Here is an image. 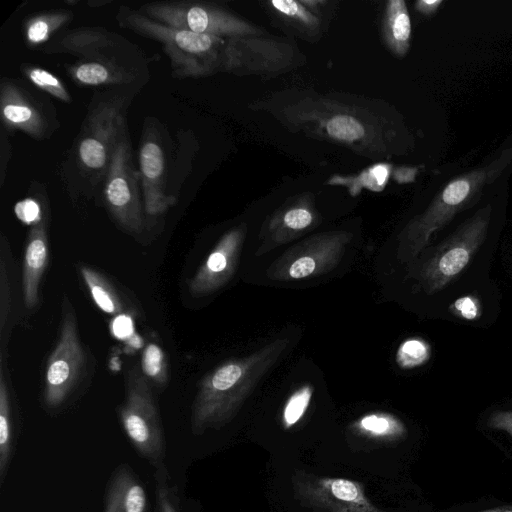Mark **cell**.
<instances>
[{
  "instance_id": "obj_8",
  "label": "cell",
  "mask_w": 512,
  "mask_h": 512,
  "mask_svg": "<svg viewBox=\"0 0 512 512\" xmlns=\"http://www.w3.org/2000/svg\"><path fill=\"white\" fill-rule=\"evenodd\" d=\"M119 417L138 454L151 464L160 465L165 455L161 419L148 379L137 368L128 372Z\"/></svg>"
},
{
  "instance_id": "obj_38",
  "label": "cell",
  "mask_w": 512,
  "mask_h": 512,
  "mask_svg": "<svg viewBox=\"0 0 512 512\" xmlns=\"http://www.w3.org/2000/svg\"><path fill=\"white\" fill-rule=\"evenodd\" d=\"M416 173V168L401 167L400 169H398L397 173H395L394 177L400 183L411 182L414 180Z\"/></svg>"
},
{
  "instance_id": "obj_34",
  "label": "cell",
  "mask_w": 512,
  "mask_h": 512,
  "mask_svg": "<svg viewBox=\"0 0 512 512\" xmlns=\"http://www.w3.org/2000/svg\"><path fill=\"white\" fill-rule=\"evenodd\" d=\"M487 425L502 430L512 436V410L496 411L488 419Z\"/></svg>"
},
{
  "instance_id": "obj_19",
  "label": "cell",
  "mask_w": 512,
  "mask_h": 512,
  "mask_svg": "<svg viewBox=\"0 0 512 512\" xmlns=\"http://www.w3.org/2000/svg\"><path fill=\"white\" fill-rule=\"evenodd\" d=\"M411 19L404 0H389L385 4L381 33L391 51L399 58L406 56L411 41Z\"/></svg>"
},
{
  "instance_id": "obj_7",
  "label": "cell",
  "mask_w": 512,
  "mask_h": 512,
  "mask_svg": "<svg viewBox=\"0 0 512 512\" xmlns=\"http://www.w3.org/2000/svg\"><path fill=\"white\" fill-rule=\"evenodd\" d=\"M138 11L159 23L223 39L261 36L262 28L210 2L158 1L142 5Z\"/></svg>"
},
{
  "instance_id": "obj_14",
  "label": "cell",
  "mask_w": 512,
  "mask_h": 512,
  "mask_svg": "<svg viewBox=\"0 0 512 512\" xmlns=\"http://www.w3.org/2000/svg\"><path fill=\"white\" fill-rule=\"evenodd\" d=\"M42 50L49 55L70 54L78 60L147 66L145 54L137 46L102 27L65 29Z\"/></svg>"
},
{
  "instance_id": "obj_2",
  "label": "cell",
  "mask_w": 512,
  "mask_h": 512,
  "mask_svg": "<svg viewBox=\"0 0 512 512\" xmlns=\"http://www.w3.org/2000/svg\"><path fill=\"white\" fill-rule=\"evenodd\" d=\"M145 83L109 87L93 94L64 164L71 187L75 184L88 196L101 191L116 144L128 128V108Z\"/></svg>"
},
{
  "instance_id": "obj_13",
  "label": "cell",
  "mask_w": 512,
  "mask_h": 512,
  "mask_svg": "<svg viewBox=\"0 0 512 512\" xmlns=\"http://www.w3.org/2000/svg\"><path fill=\"white\" fill-rule=\"evenodd\" d=\"M292 489L299 503L313 512H390L368 498L362 482L348 478L299 470L292 476Z\"/></svg>"
},
{
  "instance_id": "obj_6",
  "label": "cell",
  "mask_w": 512,
  "mask_h": 512,
  "mask_svg": "<svg viewBox=\"0 0 512 512\" xmlns=\"http://www.w3.org/2000/svg\"><path fill=\"white\" fill-rule=\"evenodd\" d=\"M172 143L160 120H144L139 153L138 171L147 226L158 220L176 203L171 194Z\"/></svg>"
},
{
  "instance_id": "obj_3",
  "label": "cell",
  "mask_w": 512,
  "mask_h": 512,
  "mask_svg": "<svg viewBox=\"0 0 512 512\" xmlns=\"http://www.w3.org/2000/svg\"><path fill=\"white\" fill-rule=\"evenodd\" d=\"M116 20L122 28L159 42L175 78L203 77L222 70L226 39L171 27L126 6L118 9Z\"/></svg>"
},
{
  "instance_id": "obj_16",
  "label": "cell",
  "mask_w": 512,
  "mask_h": 512,
  "mask_svg": "<svg viewBox=\"0 0 512 512\" xmlns=\"http://www.w3.org/2000/svg\"><path fill=\"white\" fill-rule=\"evenodd\" d=\"M49 260L47 220L43 218L29 230L22 274L24 305L32 310L39 304V286Z\"/></svg>"
},
{
  "instance_id": "obj_33",
  "label": "cell",
  "mask_w": 512,
  "mask_h": 512,
  "mask_svg": "<svg viewBox=\"0 0 512 512\" xmlns=\"http://www.w3.org/2000/svg\"><path fill=\"white\" fill-rule=\"evenodd\" d=\"M11 157V145L8 131L1 126L0 133V185L3 186L6 177V170Z\"/></svg>"
},
{
  "instance_id": "obj_1",
  "label": "cell",
  "mask_w": 512,
  "mask_h": 512,
  "mask_svg": "<svg viewBox=\"0 0 512 512\" xmlns=\"http://www.w3.org/2000/svg\"><path fill=\"white\" fill-rule=\"evenodd\" d=\"M259 104L291 132L345 147L371 159L402 152V128L388 104L340 93H281Z\"/></svg>"
},
{
  "instance_id": "obj_10",
  "label": "cell",
  "mask_w": 512,
  "mask_h": 512,
  "mask_svg": "<svg viewBox=\"0 0 512 512\" xmlns=\"http://www.w3.org/2000/svg\"><path fill=\"white\" fill-rule=\"evenodd\" d=\"M491 213V205H485L437 247L423 268L429 293L443 289L466 269L486 238Z\"/></svg>"
},
{
  "instance_id": "obj_40",
  "label": "cell",
  "mask_w": 512,
  "mask_h": 512,
  "mask_svg": "<svg viewBox=\"0 0 512 512\" xmlns=\"http://www.w3.org/2000/svg\"><path fill=\"white\" fill-rule=\"evenodd\" d=\"M477 512H512V505H504L499 507H494L490 509H485Z\"/></svg>"
},
{
  "instance_id": "obj_18",
  "label": "cell",
  "mask_w": 512,
  "mask_h": 512,
  "mask_svg": "<svg viewBox=\"0 0 512 512\" xmlns=\"http://www.w3.org/2000/svg\"><path fill=\"white\" fill-rule=\"evenodd\" d=\"M103 512H148L146 490L129 466L123 465L115 471Z\"/></svg>"
},
{
  "instance_id": "obj_25",
  "label": "cell",
  "mask_w": 512,
  "mask_h": 512,
  "mask_svg": "<svg viewBox=\"0 0 512 512\" xmlns=\"http://www.w3.org/2000/svg\"><path fill=\"white\" fill-rule=\"evenodd\" d=\"M20 70L34 87L60 101L67 103L71 101V96L65 85L50 71L28 63L21 64Z\"/></svg>"
},
{
  "instance_id": "obj_30",
  "label": "cell",
  "mask_w": 512,
  "mask_h": 512,
  "mask_svg": "<svg viewBox=\"0 0 512 512\" xmlns=\"http://www.w3.org/2000/svg\"><path fill=\"white\" fill-rule=\"evenodd\" d=\"M430 356V347L422 339H407L397 352V362L403 368H413L425 363Z\"/></svg>"
},
{
  "instance_id": "obj_15",
  "label": "cell",
  "mask_w": 512,
  "mask_h": 512,
  "mask_svg": "<svg viewBox=\"0 0 512 512\" xmlns=\"http://www.w3.org/2000/svg\"><path fill=\"white\" fill-rule=\"evenodd\" d=\"M302 55L291 43L245 36L226 39L222 52V70L237 75L283 73L299 64Z\"/></svg>"
},
{
  "instance_id": "obj_36",
  "label": "cell",
  "mask_w": 512,
  "mask_h": 512,
  "mask_svg": "<svg viewBox=\"0 0 512 512\" xmlns=\"http://www.w3.org/2000/svg\"><path fill=\"white\" fill-rule=\"evenodd\" d=\"M157 502L159 512H178L171 500L170 492L165 485L157 484Z\"/></svg>"
},
{
  "instance_id": "obj_21",
  "label": "cell",
  "mask_w": 512,
  "mask_h": 512,
  "mask_svg": "<svg viewBox=\"0 0 512 512\" xmlns=\"http://www.w3.org/2000/svg\"><path fill=\"white\" fill-rule=\"evenodd\" d=\"M0 364V484L2 485L13 455L15 432L10 391L2 357H0Z\"/></svg>"
},
{
  "instance_id": "obj_28",
  "label": "cell",
  "mask_w": 512,
  "mask_h": 512,
  "mask_svg": "<svg viewBox=\"0 0 512 512\" xmlns=\"http://www.w3.org/2000/svg\"><path fill=\"white\" fill-rule=\"evenodd\" d=\"M142 371L147 378L159 387L167 382L168 367L166 356L157 344L149 343L145 347L142 355Z\"/></svg>"
},
{
  "instance_id": "obj_27",
  "label": "cell",
  "mask_w": 512,
  "mask_h": 512,
  "mask_svg": "<svg viewBox=\"0 0 512 512\" xmlns=\"http://www.w3.org/2000/svg\"><path fill=\"white\" fill-rule=\"evenodd\" d=\"M289 204L288 207L281 211L278 217L281 226L293 231L308 228L314 221L311 195H299L290 201Z\"/></svg>"
},
{
  "instance_id": "obj_11",
  "label": "cell",
  "mask_w": 512,
  "mask_h": 512,
  "mask_svg": "<svg viewBox=\"0 0 512 512\" xmlns=\"http://www.w3.org/2000/svg\"><path fill=\"white\" fill-rule=\"evenodd\" d=\"M244 376L245 365L232 361L218 366L202 379L191 414L194 434L219 428L233 418L243 399L244 390L239 383Z\"/></svg>"
},
{
  "instance_id": "obj_31",
  "label": "cell",
  "mask_w": 512,
  "mask_h": 512,
  "mask_svg": "<svg viewBox=\"0 0 512 512\" xmlns=\"http://www.w3.org/2000/svg\"><path fill=\"white\" fill-rule=\"evenodd\" d=\"M15 213L27 224L32 223L34 225L44 218L39 202L33 197L26 198L17 203Z\"/></svg>"
},
{
  "instance_id": "obj_9",
  "label": "cell",
  "mask_w": 512,
  "mask_h": 512,
  "mask_svg": "<svg viewBox=\"0 0 512 512\" xmlns=\"http://www.w3.org/2000/svg\"><path fill=\"white\" fill-rule=\"evenodd\" d=\"M86 362L74 310L65 299L59 338L45 371L43 402L48 409L60 408L72 396L85 375Z\"/></svg>"
},
{
  "instance_id": "obj_5",
  "label": "cell",
  "mask_w": 512,
  "mask_h": 512,
  "mask_svg": "<svg viewBox=\"0 0 512 512\" xmlns=\"http://www.w3.org/2000/svg\"><path fill=\"white\" fill-rule=\"evenodd\" d=\"M128 128L114 149L101 186V197L113 221L124 232L138 236L147 228L139 171L135 168Z\"/></svg>"
},
{
  "instance_id": "obj_41",
  "label": "cell",
  "mask_w": 512,
  "mask_h": 512,
  "mask_svg": "<svg viewBox=\"0 0 512 512\" xmlns=\"http://www.w3.org/2000/svg\"><path fill=\"white\" fill-rule=\"evenodd\" d=\"M111 3V1H102V0H92V1H88L87 4L92 7V8H99L103 5H106V4H109Z\"/></svg>"
},
{
  "instance_id": "obj_29",
  "label": "cell",
  "mask_w": 512,
  "mask_h": 512,
  "mask_svg": "<svg viewBox=\"0 0 512 512\" xmlns=\"http://www.w3.org/2000/svg\"><path fill=\"white\" fill-rule=\"evenodd\" d=\"M311 397L312 389L308 385L298 389L289 397L282 413V424L285 429L291 428L303 417Z\"/></svg>"
},
{
  "instance_id": "obj_39",
  "label": "cell",
  "mask_w": 512,
  "mask_h": 512,
  "mask_svg": "<svg viewBox=\"0 0 512 512\" xmlns=\"http://www.w3.org/2000/svg\"><path fill=\"white\" fill-rule=\"evenodd\" d=\"M120 325H116L115 326V332H117L120 336H123L125 335L127 332H129L128 329H125V327H129L130 326V323H129V320L124 317L123 315L121 317H119L117 320H116Z\"/></svg>"
},
{
  "instance_id": "obj_26",
  "label": "cell",
  "mask_w": 512,
  "mask_h": 512,
  "mask_svg": "<svg viewBox=\"0 0 512 512\" xmlns=\"http://www.w3.org/2000/svg\"><path fill=\"white\" fill-rule=\"evenodd\" d=\"M267 4L275 13L303 29L315 31L320 26L318 16L301 0H272Z\"/></svg>"
},
{
  "instance_id": "obj_17",
  "label": "cell",
  "mask_w": 512,
  "mask_h": 512,
  "mask_svg": "<svg viewBox=\"0 0 512 512\" xmlns=\"http://www.w3.org/2000/svg\"><path fill=\"white\" fill-rule=\"evenodd\" d=\"M241 231L225 234L188 283L192 295H205L219 288L231 271Z\"/></svg>"
},
{
  "instance_id": "obj_42",
  "label": "cell",
  "mask_w": 512,
  "mask_h": 512,
  "mask_svg": "<svg viewBox=\"0 0 512 512\" xmlns=\"http://www.w3.org/2000/svg\"><path fill=\"white\" fill-rule=\"evenodd\" d=\"M77 2H78V0H75V1L67 0V1H65V3H66L67 5H74V4H76Z\"/></svg>"
},
{
  "instance_id": "obj_23",
  "label": "cell",
  "mask_w": 512,
  "mask_h": 512,
  "mask_svg": "<svg viewBox=\"0 0 512 512\" xmlns=\"http://www.w3.org/2000/svg\"><path fill=\"white\" fill-rule=\"evenodd\" d=\"M82 279L95 304L105 313L120 315L125 312L124 302L112 283L99 271L81 266Z\"/></svg>"
},
{
  "instance_id": "obj_32",
  "label": "cell",
  "mask_w": 512,
  "mask_h": 512,
  "mask_svg": "<svg viewBox=\"0 0 512 512\" xmlns=\"http://www.w3.org/2000/svg\"><path fill=\"white\" fill-rule=\"evenodd\" d=\"M451 310L455 315L466 319L474 320L480 314L479 301L472 296L458 298L452 305Z\"/></svg>"
},
{
  "instance_id": "obj_24",
  "label": "cell",
  "mask_w": 512,
  "mask_h": 512,
  "mask_svg": "<svg viewBox=\"0 0 512 512\" xmlns=\"http://www.w3.org/2000/svg\"><path fill=\"white\" fill-rule=\"evenodd\" d=\"M11 253L6 237L1 236V261H0V332L1 342L4 345L5 336L10 332V319L12 312V291L10 283Z\"/></svg>"
},
{
  "instance_id": "obj_22",
  "label": "cell",
  "mask_w": 512,
  "mask_h": 512,
  "mask_svg": "<svg viewBox=\"0 0 512 512\" xmlns=\"http://www.w3.org/2000/svg\"><path fill=\"white\" fill-rule=\"evenodd\" d=\"M353 431L367 439L379 442H396L407 434L404 423L389 413H369L359 418L353 425Z\"/></svg>"
},
{
  "instance_id": "obj_4",
  "label": "cell",
  "mask_w": 512,
  "mask_h": 512,
  "mask_svg": "<svg viewBox=\"0 0 512 512\" xmlns=\"http://www.w3.org/2000/svg\"><path fill=\"white\" fill-rule=\"evenodd\" d=\"M512 162V146L495 159L450 180L433 198L426 210L416 216L403 231L408 255L415 256L436 231L458 213L477 203L483 190L494 183Z\"/></svg>"
},
{
  "instance_id": "obj_35",
  "label": "cell",
  "mask_w": 512,
  "mask_h": 512,
  "mask_svg": "<svg viewBox=\"0 0 512 512\" xmlns=\"http://www.w3.org/2000/svg\"><path fill=\"white\" fill-rule=\"evenodd\" d=\"M316 267L315 261L308 257L303 256L296 259L289 269V274L294 279H300L307 276H310Z\"/></svg>"
},
{
  "instance_id": "obj_12",
  "label": "cell",
  "mask_w": 512,
  "mask_h": 512,
  "mask_svg": "<svg viewBox=\"0 0 512 512\" xmlns=\"http://www.w3.org/2000/svg\"><path fill=\"white\" fill-rule=\"evenodd\" d=\"M35 88L21 79H1V126L8 132L21 131L35 140H45L60 124L52 102Z\"/></svg>"
},
{
  "instance_id": "obj_37",
  "label": "cell",
  "mask_w": 512,
  "mask_h": 512,
  "mask_svg": "<svg viewBox=\"0 0 512 512\" xmlns=\"http://www.w3.org/2000/svg\"><path fill=\"white\" fill-rule=\"evenodd\" d=\"M443 4V0H418L415 9L422 15L432 16Z\"/></svg>"
},
{
  "instance_id": "obj_20",
  "label": "cell",
  "mask_w": 512,
  "mask_h": 512,
  "mask_svg": "<svg viewBox=\"0 0 512 512\" xmlns=\"http://www.w3.org/2000/svg\"><path fill=\"white\" fill-rule=\"evenodd\" d=\"M74 14L69 10L44 11L29 16L23 23V34L26 43L35 48L48 43L64 31L73 20Z\"/></svg>"
}]
</instances>
